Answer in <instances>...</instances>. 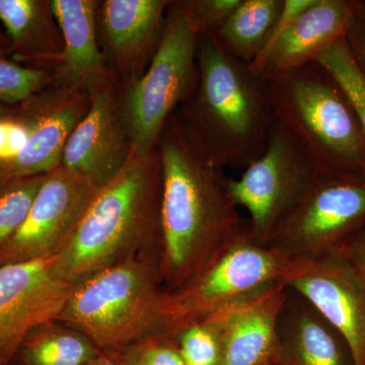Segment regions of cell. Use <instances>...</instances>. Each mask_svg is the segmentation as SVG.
Returning <instances> with one entry per match:
<instances>
[{
  "label": "cell",
  "mask_w": 365,
  "mask_h": 365,
  "mask_svg": "<svg viewBox=\"0 0 365 365\" xmlns=\"http://www.w3.org/2000/svg\"><path fill=\"white\" fill-rule=\"evenodd\" d=\"M158 150L163 167L158 262L163 285L173 292L202 272L247 223L222 169L181 115L170 117Z\"/></svg>",
  "instance_id": "obj_1"
},
{
  "label": "cell",
  "mask_w": 365,
  "mask_h": 365,
  "mask_svg": "<svg viewBox=\"0 0 365 365\" xmlns=\"http://www.w3.org/2000/svg\"><path fill=\"white\" fill-rule=\"evenodd\" d=\"M163 167L158 148L130 157L98 190L78 227L53 260V272L69 284L143 253H160Z\"/></svg>",
  "instance_id": "obj_2"
},
{
  "label": "cell",
  "mask_w": 365,
  "mask_h": 365,
  "mask_svg": "<svg viewBox=\"0 0 365 365\" xmlns=\"http://www.w3.org/2000/svg\"><path fill=\"white\" fill-rule=\"evenodd\" d=\"M198 69L196 91L181 116L216 165L245 170L263 153L275 123L265 81L212 33L199 36Z\"/></svg>",
  "instance_id": "obj_3"
},
{
  "label": "cell",
  "mask_w": 365,
  "mask_h": 365,
  "mask_svg": "<svg viewBox=\"0 0 365 365\" xmlns=\"http://www.w3.org/2000/svg\"><path fill=\"white\" fill-rule=\"evenodd\" d=\"M158 255L143 253L74 285L59 321L90 338L108 354L172 335Z\"/></svg>",
  "instance_id": "obj_4"
},
{
  "label": "cell",
  "mask_w": 365,
  "mask_h": 365,
  "mask_svg": "<svg viewBox=\"0 0 365 365\" xmlns=\"http://www.w3.org/2000/svg\"><path fill=\"white\" fill-rule=\"evenodd\" d=\"M275 121L322 176H365V136L340 86L316 61L266 79Z\"/></svg>",
  "instance_id": "obj_5"
},
{
  "label": "cell",
  "mask_w": 365,
  "mask_h": 365,
  "mask_svg": "<svg viewBox=\"0 0 365 365\" xmlns=\"http://www.w3.org/2000/svg\"><path fill=\"white\" fill-rule=\"evenodd\" d=\"M199 36L188 1L170 2L150 66L127 91L122 106V117L136 155H148L158 148L178 106L195 93Z\"/></svg>",
  "instance_id": "obj_6"
},
{
  "label": "cell",
  "mask_w": 365,
  "mask_h": 365,
  "mask_svg": "<svg viewBox=\"0 0 365 365\" xmlns=\"http://www.w3.org/2000/svg\"><path fill=\"white\" fill-rule=\"evenodd\" d=\"M290 261L279 250L257 242L247 223L202 272L169 292L172 335L182 326L282 284Z\"/></svg>",
  "instance_id": "obj_7"
},
{
  "label": "cell",
  "mask_w": 365,
  "mask_h": 365,
  "mask_svg": "<svg viewBox=\"0 0 365 365\" xmlns=\"http://www.w3.org/2000/svg\"><path fill=\"white\" fill-rule=\"evenodd\" d=\"M319 175L294 136L275 121L263 153L241 177L227 179V188L237 207L248 212L250 234L269 245Z\"/></svg>",
  "instance_id": "obj_8"
},
{
  "label": "cell",
  "mask_w": 365,
  "mask_h": 365,
  "mask_svg": "<svg viewBox=\"0 0 365 365\" xmlns=\"http://www.w3.org/2000/svg\"><path fill=\"white\" fill-rule=\"evenodd\" d=\"M365 227V176L319 175L268 246L290 259L344 251Z\"/></svg>",
  "instance_id": "obj_9"
},
{
  "label": "cell",
  "mask_w": 365,
  "mask_h": 365,
  "mask_svg": "<svg viewBox=\"0 0 365 365\" xmlns=\"http://www.w3.org/2000/svg\"><path fill=\"white\" fill-rule=\"evenodd\" d=\"M284 284L339 333L352 365H365V284L345 252L292 259Z\"/></svg>",
  "instance_id": "obj_10"
},
{
  "label": "cell",
  "mask_w": 365,
  "mask_h": 365,
  "mask_svg": "<svg viewBox=\"0 0 365 365\" xmlns=\"http://www.w3.org/2000/svg\"><path fill=\"white\" fill-rule=\"evenodd\" d=\"M98 190L63 165L46 174L26 222L0 249V266L56 256Z\"/></svg>",
  "instance_id": "obj_11"
},
{
  "label": "cell",
  "mask_w": 365,
  "mask_h": 365,
  "mask_svg": "<svg viewBox=\"0 0 365 365\" xmlns=\"http://www.w3.org/2000/svg\"><path fill=\"white\" fill-rule=\"evenodd\" d=\"M52 258L0 266V359L13 364L34 331L58 322L73 285L53 272Z\"/></svg>",
  "instance_id": "obj_12"
},
{
  "label": "cell",
  "mask_w": 365,
  "mask_h": 365,
  "mask_svg": "<svg viewBox=\"0 0 365 365\" xmlns=\"http://www.w3.org/2000/svg\"><path fill=\"white\" fill-rule=\"evenodd\" d=\"M86 90L90 109L69 137L61 165L100 189L124 167L131 143L121 108L105 78Z\"/></svg>",
  "instance_id": "obj_13"
},
{
  "label": "cell",
  "mask_w": 365,
  "mask_h": 365,
  "mask_svg": "<svg viewBox=\"0 0 365 365\" xmlns=\"http://www.w3.org/2000/svg\"><path fill=\"white\" fill-rule=\"evenodd\" d=\"M356 16V0H314L287 32L249 66L263 81L314 62L346 38Z\"/></svg>",
  "instance_id": "obj_14"
},
{
  "label": "cell",
  "mask_w": 365,
  "mask_h": 365,
  "mask_svg": "<svg viewBox=\"0 0 365 365\" xmlns=\"http://www.w3.org/2000/svg\"><path fill=\"white\" fill-rule=\"evenodd\" d=\"M287 292L282 283L211 314L220 328L217 365L278 364V319Z\"/></svg>",
  "instance_id": "obj_15"
},
{
  "label": "cell",
  "mask_w": 365,
  "mask_h": 365,
  "mask_svg": "<svg viewBox=\"0 0 365 365\" xmlns=\"http://www.w3.org/2000/svg\"><path fill=\"white\" fill-rule=\"evenodd\" d=\"M88 90L74 86L56 103L36 107L32 103L19 119L28 128V140L13 162L0 163L7 181L46 175L61 165L69 137L90 109Z\"/></svg>",
  "instance_id": "obj_16"
},
{
  "label": "cell",
  "mask_w": 365,
  "mask_h": 365,
  "mask_svg": "<svg viewBox=\"0 0 365 365\" xmlns=\"http://www.w3.org/2000/svg\"><path fill=\"white\" fill-rule=\"evenodd\" d=\"M277 330V365H346V344L339 333L306 299L289 288Z\"/></svg>",
  "instance_id": "obj_17"
},
{
  "label": "cell",
  "mask_w": 365,
  "mask_h": 365,
  "mask_svg": "<svg viewBox=\"0 0 365 365\" xmlns=\"http://www.w3.org/2000/svg\"><path fill=\"white\" fill-rule=\"evenodd\" d=\"M170 2L165 0H107L101 25L108 49L118 66H135L155 51Z\"/></svg>",
  "instance_id": "obj_18"
},
{
  "label": "cell",
  "mask_w": 365,
  "mask_h": 365,
  "mask_svg": "<svg viewBox=\"0 0 365 365\" xmlns=\"http://www.w3.org/2000/svg\"><path fill=\"white\" fill-rule=\"evenodd\" d=\"M49 6L64 38L62 61L67 81L86 88L104 79V57L96 36V2L52 0Z\"/></svg>",
  "instance_id": "obj_19"
},
{
  "label": "cell",
  "mask_w": 365,
  "mask_h": 365,
  "mask_svg": "<svg viewBox=\"0 0 365 365\" xmlns=\"http://www.w3.org/2000/svg\"><path fill=\"white\" fill-rule=\"evenodd\" d=\"M283 6L284 0H242L212 34L230 56L249 66L265 47Z\"/></svg>",
  "instance_id": "obj_20"
},
{
  "label": "cell",
  "mask_w": 365,
  "mask_h": 365,
  "mask_svg": "<svg viewBox=\"0 0 365 365\" xmlns=\"http://www.w3.org/2000/svg\"><path fill=\"white\" fill-rule=\"evenodd\" d=\"M101 353L85 334L54 323L31 333L19 351L24 365H86Z\"/></svg>",
  "instance_id": "obj_21"
},
{
  "label": "cell",
  "mask_w": 365,
  "mask_h": 365,
  "mask_svg": "<svg viewBox=\"0 0 365 365\" xmlns=\"http://www.w3.org/2000/svg\"><path fill=\"white\" fill-rule=\"evenodd\" d=\"M314 61L323 67L340 86L365 136V76L353 58L346 38L319 53Z\"/></svg>",
  "instance_id": "obj_22"
},
{
  "label": "cell",
  "mask_w": 365,
  "mask_h": 365,
  "mask_svg": "<svg viewBox=\"0 0 365 365\" xmlns=\"http://www.w3.org/2000/svg\"><path fill=\"white\" fill-rule=\"evenodd\" d=\"M46 175L9 180L0 186V249L26 222Z\"/></svg>",
  "instance_id": "obj_23"
},
{
  "label": "cell",
  "mask_w": 365,
  "mask_h": 365,
  "mask_svg": "<svg viewBox=\"0 0 365 365\" xmlns=\"http://www.w3.org/2000/svg\"><path fill=\"white\" fill-rule=\"evenodd\" d=\"M173 336L186 365L218 364L220 328L215 317L182 326Z\"/></svg>",
  "instance_id": "obj_24"
},
{
  "label": "cell",
  "mask_w": 365,
  "mask_h": 365,
  "mask_svg": "<svg viewBox=\"0 0 365 365\" xmlns=\"http://www.w3.org/2000/svg\"><path fill=\"white\" fill-rule=\"evenodd\" d=\"M42 2L35 0H0V21L6 26L11 49L21 57L32 56L36 33L42 21Z\"/></svg>",
  "instance_id": "obj_25"
},
{
  "label": "cell",
  "mask_w": 365,
  "mask_h": 365,
  "mask_svg": "<svg viewBox=\"0 0 365 365\" xmlns=\"http://www.w3.org/2000/svg\"><path fill=\"white\" fill-rule=\"evenodd\" d=\"M47 81L44 71L21 66L0 56V102H26Z\"/></svg>",
  "instance_id": "obj_26"
},
{
  "label": "cell",
  "mask_w": 365,
  "mask_h": 365,
  "mask_svg": "<svg viewBox=\"0 0 365 365\" xmlns=\"http://www.w3.org/2000/svg\"><path fill=\"white\" fill-rule=\"evenodd\" d=\"M111 355L122 365H186L173 335L143 340Z\"/></svg>",
  "instance_id": "obj_27"
},
{
  "label": "cell",
  "mask_w": 365,
  "mask_h": 365,
  "mask_svg": "<svg viewBox=\"0 0 365 365\" xmlns=\"http://www.w3.org/2000/svg\"><path fill=\"white\" fill-rule=\"evenodd\" d=\"M242 0H195L188 1L201 33H215L234 13Z\"/></svg>",
  "instance_id": "obj_28"
},
{
  "label": "cell",
  "mask_w": 365,
  "mask_h": 365,
  "mask_svg": "<svg viewBox=\"0 0 365 365\" xmlns=\"http://www.w3.org/2000/svg\"><path fill=\"white\" fill-rule=\"evenodd\" d=\"M26 124L16 118L0 119V163L13 162L20 155L28 140Z\"/></svg>",
  "instance_id": "obj_29"
},
{
  "label": "cell",
  "mask_w": 365,
  "mask_h": 365,
  "mask_svg": "<svg viewBox=\"0 0 365 365\" xmlns=\"http://www.w3.org/2000/svg\"><path fill=\"white\" fill-rule=\"evenodd\" d=\"M346 41L353 58L365 76V9L360 0L356 1V16Z\"/></svg>",
  "instance_id": "obj_30"
},
{
  "label": "cell",
  "mask_w": 365,
  "mask_h": 365,
  "mask_svg": "<svg viewBox=\"0 0 365 365\" xmlns=\"http://www.w3.org/2000/svg\"><path fill=\"white\" fill-rule=\"evenodd\" d=\"M344 252L365 284V227Z\"/></svg>",
  "instance_id": "obj_31"
},
{
  "label": "cell",
  "mask_w": 365,
  "mask_h": 365,
  "mask_svg": "<svg viewBox=\"0 0 365 365\" xmlns=\"http://www.w3.org/2000/svg\"><path fill=\"white\" fill-rule=\"evenodd\" d=\"M86 365H122L114 356L108 353H101L95 359L91 360Z\"/></svg>",
  "instance_id": "obj_32"
},
{
  "label": "cell",
  "mask_w": 365,
  "mask_h": 365,
  "mask_svg": "<svg viewBox=\"0 0 365 365\" xmlns=\"http://www.w3.org/2000/svg\"><path fill=\"white\" fill-rule=\"evenodd\" d=\"M11 49V43L9 42V39H6L1 33H0V56L1 53L4 51H9Z\"/></svg>",
  "instance_id": "obj_33"
},
{
  "label": "cell",
  "mask_w": 365,
  "mask_h": 365,
  "mask_svg": "<svg viewBox=\"0 0 365 365\" xmlns=\"http://www.w3.org/2000/svg\"><path fill=\"white\" fill-rule=\"evenodd\" d=\"M7 182L6 174H4V170L2 169L1 165H0V186L4 182Z\"/></svg>",
  "instance_id": "obj_34"
},
{
  "label": "cell",
  "mask_w": 365,
  "mask_h": 365,
  "mask_svg": "<svg viewBox=\"0 0 365 365\" xmlns=\"http://www.w3.org/2000/svg\"><path fill=\"white\" fill-rule=\"evenodd\" d=\"M6 108L4 107V105L0 104V119L1 118L6 117Z\"/></svg>",
  "instance_id": "obj_35"
},
{
  "label": "cell",
  "mask_w": 365,
  "mask_h": 365,
  "mask_svg": "<svg viewBox=\"0 0 365 365\" xmlns=\"http://www.w3.org/2000/svg\"><path fill=\"white\" fill-rule=\"evenodd\" d=\"M0 365H14L11 364V362L4 361V360L0 359Z\"/></svg>",
  "instance_id": "obj_36"
},
{
  "label": "cell",
  "mask_w": 365,
  "mask_h": 365,
  "mask_svg": "<svg viewBox=\"0 0 365 365\" xmlns=\"http://www.w3.org/2000/svg\"><path fill=\"white\" fill-rule=\"evenodd\" d=\"M360 2H361L362 6H364L365 9V0H360Z\"/></svg>",
  "instance_id": "obj_37"
}]
</instances>
